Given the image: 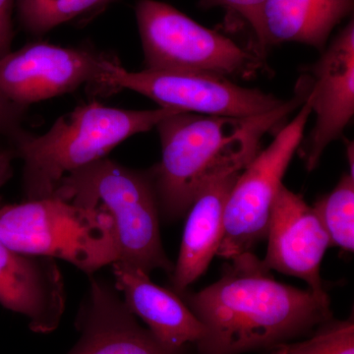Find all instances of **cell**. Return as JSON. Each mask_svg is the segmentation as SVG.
Instances as JSON below:
<instances>
[{"mask_svg": "<svg viewBox=\"0 0 354 354\" xmlns=\"http://www.w3.org/2000/svg\"><path fill=\"white\" fill-rule=\"evenodd\" d=\"M0 241L17 252L67 261L90 276L118 260L111 216L57 196L0 203Z\"/></svg>", "mask_w": 354, "mask_h": 354, "instance_id": "5", "label": "cell"}, {"mask_svg": "<svg viewBox=\"0 0 354 354\" xmlns=\"http://www.w3.org/2000/svg\"><path fill=\"white\" fill-rule=\"evenodd\" d=\"M78 324L82 335L68 354H183L143 329L116 290L94 277Z\"/></svg>", "mask_w": 354, "mask_h": 354, "instance_id": "13", "label": "cell"}, {"mask_svg": "<svg viewBox=\"0 0 354 354\" xmlns=\"http://www.w3.org/2000/svg\"><path fill=\"white\" fill-rule=\"evenodd\" d=\"M215 283L181 297L205 327L200 354L277 346L332 320L326 292L279 283L252 252L232 258Z\"/></svg>", "mask_w": 354, "mask_h": 354, "instance_id": "1", "label": "cell"}, {"mask_svg": "<svg viewBox=\"0 0 354 354\" xmlns=\"http://www.w3.org/2000/svg\"><path fill=\"white\" fill-rule=\"evenodd\" d=\"M311 113L308 95L297 116L241 172L225 205L223 234L216 255L232 259L252 252L254 247L267 239L272 205Z\"/></svg>", "mask_w": 354, "mask_h": 354, "instance_id": "7", "label": "cell"}, {"mask_svg": "<svg viewBox=\"0 0 354 354\" xmlns=\"http://www.w3.org/2000/svg\"><path fill=\"white\" fill-rule=\"evenodd\" d=\"M28 108L14 104L0 94V135L13 141L24 131L22 124Z\"/></svg>", "mask_w": 354, "mask_h": 354, "instance_id": "21", "label": "cell"}, {"mask_svg": "<svg viewBox=\"0 0 354 354\" xmlns=\"http://www.w3.org/2000/svg\"><path fill=\"white\" fill-rule=\"evenodd\" d=\"M118 62L113 55L87 48L27 44L0 60V94L26 108L83 85L97 95L113 94L106 77Z\"/></svg>", "mask_w": 354, "mask_h": 354, "instance_id": "8", "label": "cell"}, {"mask_svg": "<svg viewBox=\"0 0 354 354\" xmlns=\"http://www.w3.org/2000/svg\"><path fill=\"white\" fill-rule=\"evenodd\" d=\"M354 0H266L267 43H300L323 51L335 26L353 11Z\"/></svg>", "mask_w": 354, "mask_h": 354, "instance_id": "16", "label": "cell"}, {"mask_svg": "<svg viewBox=\"0 0 354 354\" xmlns=\"http://www.w3.org/2000/svg\"><path fill=\"white\" fill-rule=\"evenodd\" d=\"M111 92L122 88L146 95L160 108L179 113L249 118L278 109L285 102L257 88L241 87L227 77L203 72L128 71L120 62L109 70Z\"/></svg>", "mask_w": 354, "mask_h": 354, "instance_id": "9", "label": "cell"}, {"mask_svg": "<svg viewBox=\"0 0 354 354\" xmlns=\"http://www.w3.org/2000/svg\"><path fill=\"white\" fill-rule=\"evenodd\" d=\"M113 0H16L21 25L32 35H44L57 26L97 10Z\"/></svg>", "mask_w": 354, "mask_h": 354, "instance_id": "18", "label": "cell"}, {"mask_svg": "<svg viewBox=\"0 0 354 354\" xmlns=\"http://www.w3.org/2000/svg\"><path fill=\"white\" fill-rule=\"evenodd\" d=\"M116 290L133 315L140 317L160 344L183 351L188 344H199L205 327L187 304L177 295L151 281L149 274L122 262L113 264Z\"/></svg>", "mask_w": 354, "mask_h": 354, "instance_id": "14", "label": "cell"}, {"mask_svg": "<svg viewBox=\"0 0 354 354\" xmlns=\"http://www.w3.org/2000/svg\"><path fill=\"white\" fill-rule=\"evenodd\" d=\"M265 1L266 0H201V6L208 8L223 7L241 17L252 30L259 50L265 53L269 48L263 24Z\"/></svg>", "mask_w": 354, "mask_h": 354, "instance_id": "20", "label": "cell"}, {"mask_svg": "<svg viewBox=\"0 0 354 354\" xmlns=\"http://www.w3.org/2000/svg\"><path fill=\"white\" fill-rule=\"evenodd\" d=\"M309 92L301 77L295 97L269 113L249 118L176 113L160 120L156 127L162 160L150 169L160 215L181 218L208 184L244 171L266 133L301 106Z\"/></svg>", "mask_w": 354, "mask_h": 354, "instance_id": "2", "label": "cell"}, {"mask_svg": "<svg viewBox=\"0 0 354 354\" xmlns=\"http://www.w3.org/2000/svg\"><path fill=\"white\" fill-rule=\"evenodd\" d=\"M274 354H354L353 319L328 321L320 325L311 339L279 344Z\"/></svg>", "mask_w": 354, "mask_h": 354, "instance_id": "19", "label": "cell"}, {"mask_svg": "<svg viewBox=\"0 0 354 354\" xmlns=\"http://www.w3.org/2000/svg\"><path fill=\"white\" fill-rule=\"evenodd\" d=\"M179 111L165 108L148 111L109 108L94 102L58 118L41 136L24 130L10 143L14 155L24 162L26 198L53 196L64 177L106 158L121 142L149 131Z\"/></svg>", "mask_w": 354, "mask_h": 354, "instance_id": "3", "label": "cell"}, {"mask_svg": "<svg viewBox=\"0 0 354 354\" xmlns=\"http://www.w3.org/2000/svg\"><path fill=\"white\" fill-rule=\"evenodd\" d=\"M241 172L208 184L190 207L180 251L171 272V283L177 295L185 292L216 255L223 234L225 205Z\"/></svg>", "mask_w": 354, "mask_h": 354, "instance_id": "15", "label": "cell"}, {"mask_svg": "<svg viewBox=\"0 0 354 354\" xmlns=\"http://www.w3.org/2000/svg\"><path fill=\"white\" fill-rule=\"evenodd\" d=\"M62 272L53 258L28 255L0 241V304L27 317L32 330L50 333L65 309Z\"/></svg>", "mask_w": 354, "mask_h": 354, "instance_id": "12", "label": "cell"}, {"mask_svg": "<svg viewBox=\"0 0 354 354\" xmlns=\"http://www.w3.org/2000/svg\"><path fill=\"white\" fill-rule=\"evenodd\" d=\"M317 215L330 246L353 252L354 249V176L344 174L334 190L316 203Z\"/></svg>", "mask_w": 354, "mask_h": 354, "instance_id": "17", "label": "cell"}, {"mask_svg": "<svg viewBox=\"0 0 354 354\" xmlns=\"http://www.w3.org/2000/svg\"><path fill=\"white\" fill-rule=\"evenodd\" d=\"M53 196L102 209L113 221L118 260L150 274L174 271L160 241V211L150 169L135 171L102 158L64 177Z\"/></svg>", "mask_w": 354, "mask_h": 354, "instance_id": "4", "label": "cell"}, {"mask_svg": "<svg viewBox=\"0 0 354 354\" xmlns=\"http://www.w3.org/2000/svg\"><path fill=\"white\" fill-rule=\"evenodd\" d=\"M14 0H0V60L11 53Z\"/></svg>", "mask_w": 354, "mask_h": 354, "instance_id": "22", "label": "cell"}, {"mask_svg": "<svg viewBox=\"0 0 354 354\" xmlns=\"http://www.w3.org/2000/svg\"><path fill=\"white\" fill-rule=\"evenodd\" d=\"M136 20L147 70L247 77L262 65L255 53L165 2L139 0Z\"/></svg>", "mask_w": 354, "mask_h": 354, "instance_id": "6", "label": "cell"}, {"mask_svg": "<svg viewBox=\"0 0 354 354\" xmlns=\"http://www.w3.org/2000/svg\"><path fill=\"white\" fill-rule=\"evenodd\" d=\"M267 239L266 269L302 279L314 292H325L320 269L329 236L315 209L283 184L272 205Z\"/></svg>", "mask_w": 354, "mask_h": 354, "instance_id": "11", "label": "cell"}, {"mask_svg": "<svg viewBox=\"0 0 354 354\" xmlns=\"http://www.w3.org/2000/svg\"><path fill=\"white\" fill-rule=\"evenodd\" d=\"M315 125L301 153L309 171L320 162L324 151L339 138L354 113V23L351 20L333 39L323 55L305 70Z\"/></svg>", "mask_w": 354, "mask_h": 354, "instance_id": "10", "label": "cell"}]
</instances>
